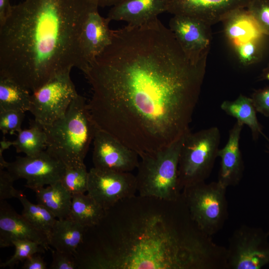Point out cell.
<instances>
[{"label": "cell", "mask_w": 269, "mask_h": 269, "mask_svg": "<svg viewBox=\"0 0 269 269\" xmlns=\"http://www.w3.org/2000/svg\"><path fill=\"white\" fill-rule=\"evenodd\" d=\"M92 0H24L0 26V75L32 92L76 67L84 72L81 33Z\"/></svg>", "instance_id": "cell-3"}, {"label": "cell", "mask_w": 269, "mask_h": 269, "mask_svg": "<svg viewBox=\"0 0 269 269\" xmlns=\"http://www.w3.org/2000/svg\"><path fill=\"white\" fill-rule=\"evenodd\" d=\"M211 26L198 19L180 15H174L169 22V28L186 56L194 63L207 58Z\"/></svg>", "instance_id": "cell-13"}, {"label": "cell", "mask_w": 269, "mask_h": 269, "mask_svg": "<svg viewBox=\"0 0 269 269\" xmlns=\"http://www.w3.org/2000/svg\"><path fill=\"white\" fill-rule=\"evenodd\" d=\"M244 126L236 121L229 131L227 143L218 152L221 161L217 181L226 188L237 185L243 178L244 164L240 139Z\"/></svg>", "instance_id": "cell-18"}, {"label": "cell", "mask_w": 269, "mask_h": 269, "mask_svg": "<svg viewBox=\"0 0 269 269\" xmlns=\"http://www.w3.org/2000/svg\"><path fill=\"white\" fill-rule=\"evenodd\" d=\"M269 235L261 228L243 225L229 239L226 269H260L269 264Z\"/></svg>", "instance_id": "cell-9"}, {"label": "cell", "mask_w": 269, "mask_h": 269, "mask_svg": "<svg viewBox=\"0 0 269 269\" xmlns=\"http://www.w3.org/2000/svg\"><path fill=\"white\" fill-rule=\"evenodd\" d=\"M251 98L257 112L269 117V85L255 90Z\"/></svg>", "instance_id": "cell-34"}, {"label": "cell", "mask_w": 269, "mask_h": 269, "mask_svg": "<svg viewBox=\"0 0 269 269\" xmlns=\"http://www.w3.org/2000/svg\"><path fill=\"white\" fill-rule=\"evenodd\" d=\"M269 141V139H268Z\"/></svg>", "instance_id": "cell-40"}, {"label": "cell", "mask_w": 269, "mask_h": 269, "mask_svg": "<svg viewBox=\"0 0 269 269\" xmlns=\"http://www.w3.org/2000/svg\"><path fill=\"white\" fill-rule=\"evenodd\" d=\"M264 37L234 47L243 65H251L261 60L264 50Z\"/></svg>", "instance_id": "cell-29"}, {"label": "cell", "mask_w": 269, "mask_h": 269, "mask_svg": "<svg viewBox=\"0 0 269 269\" xmlns=\"http://www.w3.org/2000/svg\"><path fill=\"white\" fill-rule=\"evenodd\" d=\"M30 91L13 80L0 75V112L29 111Z\"/></svg>", "instance_id": "cell-23"}, {"label": "cell", "mask_w": 269, "mask_h": 269, "mask_svg": "<svg viewBox=\"0 0 269 269\" xmlns=\"http://www.w3.org/2000/svg\"><path fill=\"white\" fill-rule=\"evenodd\" d=\"M85 228L69 218L57 219L49 238V245L56 250L75 255Z\"/></svg>", "instance_id": "cell-20"}, {"label": "cell", "mask_w": 269, "mask_h": 269, "mask_svg": "<svg viewBox=\"0 0 269 269\" xmlns=\"http://www.w3.org/2000/svg\"><path fill=\"white\" fill-rule=\"evenodd\" d=\"M219 128L212 127L185 135L180 152L178 176L180 188L205 181L213 168L220 142Z\"/></svg>", "instance_id": "cell-6"}, {"label": "cell", "mask_w": 269, "mask_h": 269, "mask_svg": "<svg viewBox=\"0 0 269 269\" xmlns=\"http://www.w3.org/2000/svg\"><path fill=\"white\" fill-rule=\"evenodd\" d=\"M66 166L46 150L33 156H17L15 160L0 163L15 181L24 179L25 186L33 191L60 181Z\"/></svg>", "instance_id": "cell-10"}, {"label": "cell", "mask_w": 269, "mask_h": 269, "mask_svg": "<svg viewBox=\"0 0 269 269\" xmlns=\"http://www.w3.org/2000/svg\"><path fill=\"white\" fill-rule=\"evenodd\" d=\"M251 0H169L167 11L198 19L212 26L234 11L247 8Z\"/></svg>", "instance_id": "cell-14"}, {"label": "cell", "mask_w": 269, "mask_h": 269, "mask_svg": "<svg viewBox=\"0 0 269 269\" xmlns=\"http://www.w3.org/2000/svg\"><path fill=\"white\" fill-rule=\"evenodd\" d=\"M52 261L51 269H76L77 263L74 254L59 251L50 248Z\"/></svg>", "instance_id": "cell-32"}, {"label": "cell", "mask_w": 269, "mask_h": 269, "mask_svg": "<svg viewBox=\"0 0 269 269\" xmlns=\"http://www.w3.org/2000/svg\"><path fill=\"white\" fill-rule=\"evenodd\" d=\"M207 59L190 60L159 19L113 30L111 43L84 73L96 127L139 156L168 146L190 130Z\"/></svg>", "instance_id": "cell-1"}, {"label": "cell", "mask_w": 269, "mask_h": 269, "mask_svg": "<svg viewBox=\"0 0 269 269\" xmlns=\"http://www.w3.org/2000/svg\"><path fill=\"white\" fill-rule=\"evenodd\" d=\"M99 6L94 5L84 22L80 39V47L86 72L89 66L111 43L113 30L110 21L102 16Z\"/></svg>", "instance_id": "cell-15"}, {"label": "cell", "mask_w": 269, "mask_h": 269, "mask_svg": "<svg viewBox=\"0 0 269 269\" xmlns=\"http://www.w3.org/2000/svg\"><path fill=\"white\" fill-rule=\"evenodd\" d=\"M25 117V112L15 110L0 112V130L3 135L18 132Z\"/></svg>", "instance_id": "cell-31"}, {"label": "cell", "mask_w": 269, "mask_h": 269, "mask_svg": "<svg viewBox=\"0 0 269 269\" xmlns=\"http://www.w3.org/2000/svg\"><path fill=\"white\" fill-rule=\"evenodd\" d=\"M122 215L115 205L86 228L84 269H226L227 248L192 219L182 193L168 201L135 195Z\"/></svg>", "instance_id": "cell-2"}, {"label": "cell", "mask_w": 269, "mask_h": 269, "mask_svg": "<svg viewBox=\"0 0 269 269\" xmlns=\"http://www.w3.org/2000/svg\"><path fill=\"white\" fill-rule=\"evenodd\" d=\"M89 171L85 164L66 167L60 182L71 194L87 192Z\"/></svg>", "instance_id": "cell-27"}, {"label": "cell", "mask_w": 269, "mask_h": 269, "mask_svg": "<svg viewBox=\"0 0 269 269\" xmlns=\"http://www.w3.org/2000/svg\"><path fill=\"white\" fill-rule=\"evenodd\" d=\"M12 246L15 248L14 254L7 261L1 263L0 267L12 268L34 254L44 253L46 251L39 244L30 240H16L12 241Z\"/></svg>", "instance_id": "cell-28"}, {"label": "cell", "mask_w": 269, "mask_h": 269, "mask_svg": "<svg viewBox=\"0 0 269 269\" xmlns=\"http://www.w3.org/2000/svg\"><path fill=\"white\" fill-rule=\"evenodd\" d=\"M16 240L35 242L46 251L51 248L45 234L18 214L6 200H0V247L13 246L12 241Z\"/></svg>", "instance_id": "cell-16"}, {"label": "cell", "mask_w": 269, "mask_h": 269, "mask_svg": "<svg viewBox=\"0 0 269 269\" xmlns=\"http://www.w3.org/2000/svg\"><path fill=\"white\" fill-rule=\"evenodd\" d=\"M186 134L163 149L139 156L135 175L138 195L168 201L179 198L182 191L178 183V162Z\"/></svg>", "instance_id": "cell-5"}, {"label": "cell", "mask_w": 269, "mask_h": 269, "mask_svg": "<svg viewBox=\"0 0 269 269\" xmlns=\"http://www.w3.org/2000/svg\"><path fill=\"white\" fill-rule=\"evenodd\" d=\"M93 143L94 167L120 172H132L137 168L138 153L110 134L97 129Z\"/></svg>", "instance_id": "cell-12"}, {"label": "cell", "mask_w": 269, "mask_h": 269, "mask_svg": "<svg viewBox=\"0 0 269 269\" xmlns=\"http://www.w3.org/2000/svg\"><path fill=\"white\" fill-rule=\"evenodd\" d=\"M95 2L99 7L111 6L115 5L122 0H92Z\"/></svg>", "instance_id": "cell-37"}, {"label": "cell", "mask_w": 269, "mask_h": 269, "mask_svg": "<svg viewBox=\"0 0 269 269\" xmlns=\"http://www.w3.org/2000/svg\"><path fill=\"white\" fill-rule=\"evenodd\" d=\"M11 143L16 152L36 156L46 150V134L43 127L34 120L31 121L29 128L17 133L15 139Z\"/></svg>", "instance_id": "cell-25"}, {"label": "cell", "mask_w": 269, "mask_h": 269, "mask_svg": "<svg viewBox=\"0 0 269 269\" xmlns=\"http://www.w3.org/2000/svg\"><path fill=\"white\" fill-rule=\"evenodd\" d=\"M247 9L262 33L269 36V0H251Z\"/></svg>", "instance_id": "cell-30"}, {"label": "cell", "mask_w": 269, "mask_h": 269, "mask_svg": "<svg viewBox=\"0 0 269 269\" xmlns=\"http://www.w3.org/2000/svg\"><path fill=\"white\" fill-rule=\"evenodd\" d=\"M78 94L70 72L59 75L32 92L29 112L45 126L63 117Z\"/></svg>", "instance_id": "cell-8"}, {"label": "cell", "mask_w": 269, "mask_h": 269, "mask_svg": "<svg viewBox=\"0 0 269 269\" xmlns=\"http://www.w3.org/2000/svg\"><path fill=\"white\" fill-rule=\"evenodd\" d=\"M222 22L225 34L234 47L266 36L247 8L234 11Z\"/></svg>", "instance_id": "cell-19"}, {"label": "cell", "mask_w": 269, "mask_h": 269, "mask_svg": "<svg viewBox=\"0 0 269 269\" xmlns=\"http://www.w3.org/2000/svg\"><path fill=\"white\" fill-rule=\"evenodd\" d=\"M260 80L269 81V63L267 66L263 70L260 77Z\"/></svg>", "instance_id": "cell-38"}, {"label": "cell", "mask_w": 269, "mask_h": 269, "mask_svg": "<svg viewBox=\"0 0 269 269\" xmlns=\"http://www.w3.org/2000/svg\"><path fill=\"white\" fill-rule=\"evenodd\" d=\"M267 233H268V234L269 236V231H268V232Z\"/></svg>", "instance_id": "cell-39"}, {"label": "cell", "mask_w": 269, "mask_h": 269, "mask_svg": "<svg viewBox=\"0 0 269 269\" xmlns=\"http://www.w3.org/2000/svg\"><path fill=\"white\" fill-rule=\"evenodd\" d=\"M11 6L9 0H0V26L3 24L8 16Z\"/></svg>", "instance_id": "cell-36"}, {"label": "cell", "mask_w": 269, "mask_h": 269, "mask_svg": "<svg viewBox=\"0 0 269 269\" xmlns=\"http://www.w3.org/2000/svg\"><path fill=\"white\" fill-rule=\"evenodd\" d=\"M4 168H0V200L17 198L21 191L13 186L14 180Z\"/></svg>", "instance_id": "cell-33"}, {"label": "cell", "mask_w": 269, "mask_h": 269, "mask_svg": "<svg viewBox=\"0 0 269 269\" xmlns=\"http://www.w3.org/2000/svg\"><path fill=\"white\" fill-rule=\"evenodd\" d=\"M220 108L226 114L236 119V121L247 126L251 130L254 140H257L260 135L265 136L251 97L241 94L234 101H223Z\"/></svg>", "instance_id": "cell-22"}, {"label": "cell", "mask_w": 269, "mask_h": 269, "mask_svg": "<svg viewBox=\"0 0 269 269\" xmlns=\"http://www.w3.org/2000/svg\"><path fill=\"white\" fill-rule=\"evenodd\" d=\"M106 213L88 193L72 195L69 218L85 228L98 224Z\"/></svg>", "instance_id": "cell-24"}, {"label": "cell", "mask_w": 269, "mask_h": 269, "mask_svg": "<svg viewBox=\"0 0 269 269\" xmlns=\"http://www.w3.org/2000/svg\"><path fill=\"white\" fill-rule=\"evenodd\" d=\"M43 127L47 138L45 150L49 154L66 167L84 163L98 128L83 96L78 94L63 117Z\"/></svg>", "instance_id": "cell-4"}, {"label": "cell", "mask_w": 269, "mask_h": 269, "mask_svg": "<svg viewBox=\"0 0 269 269\" xmlns=\"http://www.w3.org/2000/svg\"><path fill=\"white\" fill-rule=\"evenodd\" d=\"M169 0H122L112 6L107 15L111 21H124L130 26H140L157 20L167 11Z\"/></svg>", "instance_id": "cell-17"}, {"label": "cell", "mask_w": 269, "mask_h": 269, "mask_svg": "<svg viewBox=\"0 0 269 269\" xmlns=\"http://www.w3.org/2000/svg\"><path fill=\"white\" fill-rule=\"evenodd\" d=\"M137 192L135 175L92 167L89 171L87 193L106 210Z\"/></svg>", "instance_id": "cell-11"}, {"label": "cell", "mask_w": 269, "mask_h": 269, "mask_svg": "<svg viewBox=\"0 0 269 269\" xmlns=\"http://www.w3.org/2000/svg\"><path fill=\"white\" fill-rule=\"evenodd\" d=\"M39 254H34L26 259L23 262L21 268L23 269H46V264Z\"/></svg>", "instance_id": "cell-35"}, {"label": "cell", "mask_w": 269, "mask_h": 269, "mask_svg": "<svg viewBox=\"0 0 269 269\" xmlns=\"http://www.w3.org/2000/svg\"><path fill=\"white\" fill-rule=\"evenodd\" d=\"M37 203L47 209L57 219L69 218L72 194L60 181L34 190Z\"/></svg>", "instance_id": "cell-21"}, {"label": "cell", "mask_w": 269, "mask_h": 269, "mask_svg": "<svg viewBox=\"0 0 269 269\" xmlns=\"http://www.w3.org/2000/svg\"><path fill=\"white\" fill-rule=\"evenodd\" d=\"M227 188L219 182H201L182 191L191 216L199 229L212 237L221 230L228 218Z\"/></svg>", "instance_id": "cell-7"}, {"label": "cell", "mask_w": 269, "mask_h": 269, "mask_svg": "<svg viewBox=\"0 0 269 269\" xmlns=\"http://www.w3.org/2000/svg\"><path fill=\"white\" fill-rule=\"evenodd\" d=\"M23 207L21 215L37 229L47 237L48 240L52 229L57 219L45 207L29 201L22 192L17 198Z\"/></svg>", "instance_id": "cell-26"}]
</instances>
